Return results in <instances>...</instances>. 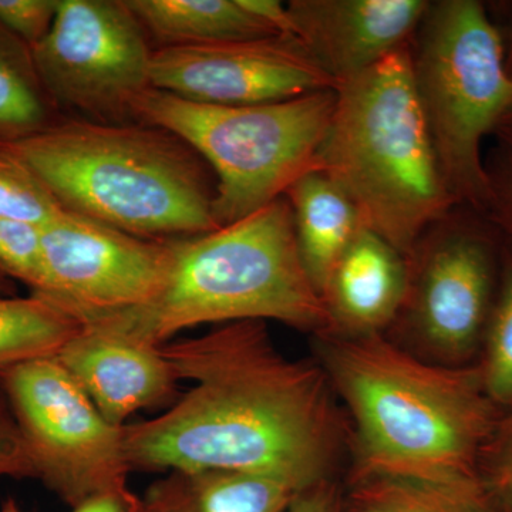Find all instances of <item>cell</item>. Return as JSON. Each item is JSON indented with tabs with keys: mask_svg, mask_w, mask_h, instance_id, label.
<instances>
[{
	"mask_svg": "<svg viewBox=\"0 0 512 512\" xmlns=\"http://www.w3.org/2000/svg\"><path fill=\"white\" fill-rule=\"evenodd\" d=\"M342 512H495L480 478L437 481L399 474H349Z\"/></svg>",
	"mask_w": 512,
	"mask_h": 512,
	"instance_id": "cell-19",
	"label": "cell"
},
{
	"mask_svg": "<svg viewBox=\"0 0 512 512\" xmlns=\"http://www.w3.org/2000/svg\"><path fill=\"white\" fill-rule=\"evenodd\" d=\"M0 272L37 295L45 288L42 227L0 217Z\"/></svg>",
	"mask_w": 512,
	"mask_h": 512,
	"instance_id": "cell-24",
	"label": "cell"
},
{
	"mask_svg": "<svg viewBox=\"0 0 512 512\" xmlns=\"http://www.w3.org/2000/svg\"><path fill=\"white\" fill-rule=\"evenodd\" d=\"M487 168L491 195L485 212L512 238V154L498 160L494 167Z\"/></svg>",
	"mask_w": 512,
	"mask_h": 512,
	"instance_id": "cell-28",
	"label": "cell"
},
{
	"mask_svg": "<svg viewBox=\"0 0 512 512\" xmlns=\"http://www.w3.org/2000/svg\"><path fill=\"white\" fill-rule=\"evenodd\" d=\"M478 478L495 512H512V410L501 413L478 460Z\"/></svg>",
	"mask_w": 512,
	"mask_h": 512,
	"instance_id": "cell-25",
	"label": "cell"
},
{
	"mask_svg": "<svg viewBox=\"0 0 512 512\" xmlns=\"http://www.w3.org/2000/svg\"><path fill=\"white\" fill-rule=\"evenodd\" d=\"M82 326L42 296H0V370L57 356Z\"/></svg>",
	"mask_w": 512,
	"mask_h": 512,
	"instance_id": "cell-21",
	"label": "cell"
},
{
	"mask_svg": "<svg viewBox=\"0 0 512 512\" xmlns=\"http://www.w3.org/2000/svg\"><path fill=\"white\" fill-rule=\"evenodd\" d=\"M316 170L404 256L457 207L414 90L410 45L336 87Z\"/></svg>",
	"mask_w": 512,
	"mask_h": 512,
	"instance_id": "cell-5",
	"label": "cell"
},
{
	"mask_svg": "<svg viewBox=\"0 0 512 512\" xmlns=\"http://www.w3.org/2000/svg\"><path fill=\"white\" fill-rule=\"evenodd\" d=\"M174 241L134 237L63 210L42 227L45 288L37 296L80 322L147 305L167 284Z\"/></svg>",
	"mask_w": 512,
	"mask_h": 512,
	"instance_id": "cell-11",
	"label": "cell"
},
{
	"mask_svg": "<svg viewBox=\"0 0 512 512\" xmlns=\"http://www.w3.org/2000/svg\"><path fill=\"white\" fill-rule=\"evenodd\" d=\"M63 119L37 76L32 49L0 25V144Z\"/></svg>",
	"mask_w": 512,
	"mask_h": 512,
	"instance_id": "cell-20",
	"label": "cell"
},
{
	"mask_svg": "<svg viewBox=\"0 0 512 512\" xmlns=\"http://www.w3.org/2000/svg\"><path fill=\"white\" fill-rule=\"evenodd\" d=\"M348 427L349 474L460 481L478 460L501 412L477 365L427 362L386 335L313 336Z\"/></svg>",
	"mask_w": 512,
	"mask_h": 512,
	"instance_id": "cell-2",
	"label": "cell"
},
{
	"mask_svg": "<svg viewBox=\"0 0 512 512\" xmlns=\"http://www.w3.org/2000/svg\"><path fill=\"white\" fill-rule=\"evenodd\" d=\"M136 512H148L146 510V507H144L143 505V501H141V498H140V504H138V507H137V511Z\"/></svg>",
	"mask_w": 512,
	"mask_h": 512,
	"instance_id": "cell-35",
	"label": "cell"
},
{
	"mask_svg": "<svg viewBox=\"0 0 512 512\" xmlns=\"http://www.w3.org/2000/svg\"><path fill=\"white\" fill-rule=\"evenodd\" d=\"M154 50L124 0H59L56 19L32 49L37 76L63 117L137 123L151 87Z\"/></svg>",
	"mask_w": 512,
	"mask_h": 512,
	"instance_id": "cell-10",
	"label": "cell"
},
{
	"mask_svg": "<svg viewBox=\"0 0 512 512\" xmlns=\"http://www.w3.org/2000/svg\"><path fill=\"white\" fill-rule=\"evenodd\" d=\"M35 478L32 460L0 386V477Z\"/></svg>",
	"mask_w": 512,
	"mask_h": 512,
	"instance_id": "cell-27",
	"label": "cell"
},
{
	"mask_svg": "<svg viewBox=\"0 0 512 512\" xmlns=\"http://www.w3.org/2000/svg\"><path fill=\"white\" fill-rule=\"evenodd\" d=\"M238 3L278 35L293 37L288 6L284 3L279 0H238Z\"/></svg>",
	"mask_w": 512,
	"mask_h": 512,
	"instance_id": "cell-30",
	"label": "cell"
},
{
	"mask_svg": "<svg viewBox=\"0 0 512 512\" xmlns=\"http://www.w3.org/2000/svg\"><path fill=\"white\" fill-rule=\"evenodd\" d=\"M508 69H510V73H511V76H512V62H511V64H508Z\"/></svg>",
	"mask_w": 512,
	"mask_h": 512,
	"instance_id": "cell-36",
	"label": "cell"
},
{
	"mask_svg": "<svg viewBox=\"0 0 512 512\" xmlns=\"http://www.w3.org/2000/svg\"><path fill=\"white\" fill-rule=\"evenodd\" d=\"M429 0H292L293 39L336 86L412 42Z\"/></svg>",
	"mask_w": 512,
	"mask_h": 512,
	"instance_id": "cell-13",
	"label": "cell"
},
{
	"mask_svg": "<svg viewBox=\"0 0 512 512\" xmlns=\"http://www.w3.org/2000/svg\"><path fill=\"white\" fill-rule=\"evenodd\" d=\"M288 512H342V491L335 478L303 488L293 498Z\"/></svg>",
	"mask_w": 512,
	"mask_h": 512,
	"instance_id": "cell-29",
	"label": "cell"
},
{
	"mask_svg": "<svg viewBox=\"0 0 512 512\" xmlns=\"http://www.w3.org/2000/svg\"><path fill=\"white\" fill-rule=\"evenodd\" d=\"M493 245L454 212L431 225L407 256L406 298L387 338L436 365H476L500 279Z\"/></svg>",
	"mask_w": 512,
	"mask_h": 512,
	"instance_id": "cell-8",
	"label": "cell"
},
{
	"mask_svg": "<svg viewBox=\"0 0 512 512\" xmlns=\"http://www.w3.org/2000/svg\"><path fill=\"white\" fill-rule=\"evenodd\" d=\"M335 101L330 89L278 103L217 106L151 87L134 106V119L170 131L200 154L215 178V221L225 227L285 197L316 170Z\"/></svg>",
	"mask_w": 512,
	"mask_h": 512,
	"instance_id": "cell-7",
	"label": "cell"
},
{
	"mask_svg": "<svg viewBox=\"0 0 512 512\" xmlns=\"http://www.w3.org/2000/svg\"><path fill=\"white\" fill-rule=\"evenodd\" d=\"M59 0H0V25L33 49L56 19Z\"/></svg>",
	"mask_w": 512,
	"mask_h": 512,
	"instance_id": "cell-26",
	"label": "cell"
},
{
	"mask_svg": "<svg viewBox=\"0 0 512 512\" xmlns=\"http://www.w3.org/2000/svg\"><path fill=\"white\" fill-rule=\"evenodd\" d=\"M285 198L302 264L320 295L330 269L365 224L348 195L319 170L298 178Z\"/></svg>",
	"mask_w": 512,
	"mask_h": 512,
	"instance_id": "cell-17",
	"label": "cell"
},
{
	"mask_svg": "<svg viewBox=\"0 0 512 512\" xmlns=\"http://www.w3.org/2000/svg\"><path fill=\"white\" fill-rule=\"evenodd\" d=\"M409 262L375 231L363 227L330 269L320 296L330 332L386 335L402 311Z\"/></svg>",
	"mask_w": 512,
	"mask_h": 512,
	"instance_id": "cell-15",
	"label": "cell"
},
{
	"mask_svg": "<svg viewBox=\"0 0 512 512\" xmlns=\"http://www.w3.org/2000/svg\"><path fill=\"white\" fill-rule=\"evenodd\" d=\"M414 90L448 188L458 204L487 210L484 138L512 110L503 39L477 0L430 2L410 42Z\"/></svg>",
	"mask_w": 512,
	"mask_h": 512,
	"instance_id": "cell-6",
	"label": "cell"
},
{
	"mask_svg": "<svg viewBox=\"0 0 512 512\" xmlns=\"http://www.w3.org/2000/svg\"><path fill=\"white\" fill-rule=\"evenodd\" d=\"M485 393L501 413L512 410V249L504 254L497 295L476 363Z\"/></svg>",
	"mask_w": 512,
	"mask_h": 512,
	"instance_id": "cell-22",
	"label": "cell"
},
{
	"mask_svg": "<svg viewBox=\"0 0 512 512\" xmlns=\"http://www.w3.org/2000/svg\"><path fill=\"white\" fill-rule=\"evenodd\" d=\"M62 211L35 175L0 148V217L43 227Z\"/></svg>",
	"mask_w": 512,
	"mask_h": 512,
	"instance_id": "cell-23",
	"label": "cell"
},
{
	"mask_svg": "<svg viewBox=\"0 0 512 512\" xmlns=\"http://www.w3.org/2000/svg\"><path fill=\"white\" fill-rule=\"evenodd\" d=\"M110 424L170 402L180 380L160 348L86 323L55 356Z\"/></svg>",
	"mask_w": 512,
	"mask_h": 512,
	"instance_id": "cell-14",
	"label": "cell"
},
{
	"mask_svg": "<svg viewBox=\"0 0 512 512\" xmlns=\"http://www.w3.org/2000/svg\"><path fill=\"white\" fill-rule=\"evenodd\" d=\"M0 296H16L15 281L0 272Z\"/></svg>",
	"mask_w": 512,
	"mask_h": 512,
	"instance_id": "cell-33",
	"label": "cell"
},
{
	"mask_svg": "<svg viewBox=\"0 0 512 512\" xmlns=\"http://www.w3.org/2000/svg\"><path fill=\"white\" fill-rule=\"evenodd\" d=\"M301 491L284 478L252 471H170L141 501L148 512H288Z\"/></svg>",
	"mask_w": 512,
	"mask_h": 512,
	"instance_id": "cell-16",
	"label": "cell"
},
{
	"mask_svg": "<svg viewBox=\"0 0 512 512\" xmlns=\"http://www.w3.org/2000/svg\"><path fill=\"white\" fill-rule=\"evenodd\" d=\"M192 383L156 419L123 427L131 470H235L309 487L335 478L349 454L348 427L315 359L276 348L264 320L224 323L160 348Z\"/></svg>",
	"mask_w": 512,
	"mask_h": 512,
	"instance_id": "cell-1",
	"label": "cell"
},
{
	"mask_svg": "<svg viewBox=\"0 0 512 512\" xmlns=\"http://www.w3.org/2000/svg\"><path fill=\"white\" fill-rule=\"evenodd\" d=\"M0 512H23L20 510L19 505L16 504V501L13 498H8L2 505V510Z\"/></svg>",
	"mask_w": 512,
	"mask_h": 512,
	"instance_id": "cell-34",
	"label": "cell"
},
{
	"mask_svg": "<svg viewBox=\"0 0 512 512\" xmlns=\"http://www.w3.org/2000/svg\"><path fill=\"white\" fill-rule=\"evenodd\" d=\"M160 47L210 45L281 36L238 0H124Z\"/></svg>",
	"mask_w": 512,
	"mask_h": 512,
	"instance_id": "cell-18",
	"label": "cell"
},
{
	"mask_svg": "<svg viewBox=\"0 0 512 512\" xmlns=\"http://www.w3.org/2000/svg\"><path fill=\"white\" fill-rule=\"evenodd\" d=\"M140 498L133 493L96 495L73 508V512H136Z\"/></svg>",
	"mask_w": 512,
	"mask_h": 512,
	"instance_id": "cell-31",
	"label": "cell"
},
{
	"mask_svg": "<svg viewBox=\"0 0 512 512\" xmlns=\"http://www.w3.org/2000/svg\"><path fill=\"white\" fill-rule=\"evenodd\" d=\"M239 320H275L312 336L332 330L302 264L285 197L208 234L175 239L170 276L153 302L83 325L161 348L184 330Z\"/></svg>",
	"mask_w": 512,
	"mask_h": 512,
	"instance_id": "cell-4",
	"label": "cell"
},
{
	"mask_svg": "<svg viewBox=\"0 0 512 512\" xmlns=\"http://www.w3.org/2000/svg\"><path fill=\"white\" fill-rule=\"evenodd\" d=\"M0 386L35 478L77 507L96 495L130 493L123 427L101 416L56 357L0 370Z\"/></svg>",
	"mask_w": 512,
	"mask_h": 512,
	"instance_id": "cell-9",
	"label": "cell"
},
{
	"mask_svg": "<svg viewBox=\"0 0 512 512\" xmlns=\"http://www.w3.org/2000/svg\"><path fill=\"white\" fill-rule=\"evenodd\" d=\"M495 131H498V134L503 137L505 144L510 148L512 154V110L504 117V120L501 121L500 126Z\"/></svg>",
	"mask_w": 512,
	"mask_h": 512,
	"instance_id": "cell-32",
	"label": "cell"
},
{
	"mask_svg": "<svg viewBox=\"0 0 512 512\" xmlns=\"http://www.w3.org/2000/svg\"><path fill=\"white\" fill-rule=\"evenodd\" d=\"M151 86L181 99L217 106H254L336 89L293 37L158 47Z\"/></svg>",
	"mask_w": 512,
	"mask_h": 512,
	"instance_id": "cell-12",
	"label": "cell"
},
{
	"mask_svg": "<svg viewBox=\"0 0 512 512\" xmlns=\"http://www.w3.org/2000/svg\"><path fill=\"white\" fill-rule=\"evenodd\" d=\"M62 210L154 241L200 237L215 221V178L194 148L164 128L63 117L0 144Z\"/></svg>",
	"mask_w": 512,
	"mask_h": 512,
	"instance_id": "cell-3",
	"label": "cell"
}]
</instances>
